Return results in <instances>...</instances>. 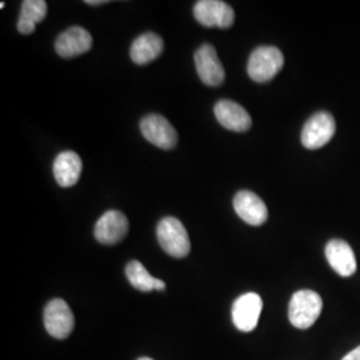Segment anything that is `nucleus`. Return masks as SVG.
<instances>
[{
	"mask_svg": "<svg viewBox=\"0 0 360 360\" xmlns=\"http://www.w3.org/2000/svg\"><path fill=\"white\" fill-rule=\"evenodd\" d=\"M126 276L129 279V284L142 292H150L154 290L156 291L166 290V283L160 279L151 276V274L146 270L142 263L138 260H132L127 264Z\"/></svg>",
	"mask_w": 360,
	"mask_h": 360,
	"instance_id": "obj_18",
	"label": "nucleus"
},
{
	"mask_svg": "<svg viewBox=\"0 0 360 360\" xmlns=\"http://www.w3.org/2000/svg\"><path fill=\"white\" fill-rule=\"evenodd\" d=\"M86 3L90 4V6H98V4H104V3H107V1H105V0H96V1H95V0H87Z\"/></svg>",
	"mask_w": 360,
	"mask_h": 360,
	"instance_id": "obj_20",
	"label": "nucleus"
},
{
	"mask_svg": "<svg viewBox=\"0 0 360 360\" xmlns=\"http://www.w3.org/2000/svg\"><path fill=\"white\" fill-rule=\"evenodd\" d=\"M322 297L311 290L295 292L288 306V319L299 330H307L318 321L322 312Z\"/></svg>",
	"mask_w": 360,
	"mask_h": 360,
	"instance_id": "obj_1",
	"label": "nucleus"
},
{
	"mask_svg": "<svg viewBox=\"0 0 360 360\" xmlns=\"http://www.w3.org/2000/svg\"><path fill=\"white\" fill-rule=\"evenodd\" d=\"M83 163L74 151H65L56 156L53 162V176L60 187H72L82 175Z\"/></svg>",
	"mask_w": 360,
	"mask_h": 360,
	"instance_id": "obj_15",
	"label": "nucleus"
},
{
	"mask_svg": "<svg viewBox=\"0 0 360 360\" xmlns=\"http://www.w3.org/2000/svg\"><path fill=\"white\" fill-rule=\"evenodd\" d=\"M342 360H360V346L348 352L347 355Z\"/></svg>",
	"mask_w": 360,
	"mask_h": 360,
	"instance_id": "obj_19",
	"label": "nucleus"
},
{
	"mask_svg": "<svg viewBox=\"0 0 360 360\" xmlns=\"http://www.w3.org/2000/svg\"><path fill=\"white\" fill-rule=\"evenodd\" d=\"M262 309L263 300L255 292L239 296L232 304V322L239 331H254L257 328Z\"/></svg>",
	"mask_w": 360,
	"mask_h": 360,
	"instance_id": "obj_7",
	"label": "nucleus"
},
{
	"mask_svg": "<svg viewBox=\"0 0 360 360\" xmlns=\"http://www.w3.org/2000/svg\"><path fill=\"white\" fill-rule=\"evenodd\" d=\"M193 16L202 26L230 28L235 22V13L230 4L221 0H200L193 7Z\"/></svg>",
	"mask_w": 360,
	"mask_h": 360,
	"instance_id": "obj_4",
	"label": "nucleus"
},
{
	"mask_svg": "<svg viewBox=\"0 0 360 360\" xmlns=\"http://www.w3.org/2000/svg\"><path fill=\"white\" fill-rule=\"evenodd\" d=\"M143 136L159 148L171 150L178 143V132L165 116L151 114L141 122Z\"/></svg>",
	"mask_w": 360,
	"mask_h": 360,
	"instance_id": "obj_8",
	"label": "nucleus"
},
{
	"mask_svg": "<svg viewBox=\"0 0 360 360\" xmlns=\"http://www.w3.org/2000/svg\"><path fill=\"white\" fill-rule=\"evenodd\" d=\"M283 65L284 56L279 49L263 46L251 53L247 71L254 82L264 83L276 77Z\"/></svg>",
	"mask_w": 360,
	"mask_h": 360,
	"instance_id": "obj_3",
	"label": "nucleus"
},
{
	"mask_svg": "<svg viewBox=\"0 0 360 360\" xmlns=\"http://www.w3.org/2000/svg\"><path fill=\"white\" fill-rule=\"evenodd\" d=\"M195 65L200 80L211 87H218L226 77L218 53L211 44H203L195 52Z\"/></svg>",
	"mask_w": 360,
	"mask_h": 360,
	"instance_id": "obj_9",
	"label": "nucleus"
},
{
	"mask_svg": "<svg viewBox=\"0 0 360 360\" xmlns=\"http://www.w3.org/2000/svg\"><path fill=\"white\" fill-rule=\"evenodd\" d=\"M165 49L163 39L154 32H146L135 39L131 46V59L136 65H147L155 60Z\"/></svg>",
	"mask_w": 360,
	"mask_h": 360,
	"instance_id": "obj_16",
	"label": "nucleus"
},
{
	"mask_svg": "<svg viewBox=\"0 0 360 360\" xmlns=\"http://www.w3.org/2000/svg\"><path fill=\"white\" fill-rule=\"evenodd\" d=\"M326 257L333 270L340 276H351L356 271V257L347 242L334 239L326 245Z\"/></svg>",
	"mask_w": 360,
	"mask_h": 360,
	"instance_id": "obj_14",
	"label": "nucleus"
},
{
	"mask_svg": "<svg viewBox=\"0 0 360 360\" xmlns=\"http://www.w3.org/2000/svg\"><path fill=\"white\" fill-rule=\"evenodd\" d=\"M159 245L174 257H184L190 254L191 243L186 227L179 219L167 217L162 219L156 229Z\"/></svg>",
	"mask_w": 360,
	"mask_h": 360,
	"instance_id": "obj_2",
	"label": "nucleus"
},
{
	"mask_svg": "<svg viewBox=\"0 0 360 360\" xmlns=\"http://www.w3.org/2000/svg\"><path fill=\"white\" fill-rule=\"evenodd\" d=\"M138 360H154V359H151V358H141V359H138Z\"/></svg>",
	"mask_w": 360,
	"mask_h": 360,
	"instance_id": "obj_21",
	"label": "nucleus"
},
{
	"mask_svg": "<svg viewBox=\"0 0 360 360\" xmlns=\"http://www.w3.org/2000/svg\"><path fill=\"white\" fill-rule=\"evenodd\" d=\"M215 116L224 129L233 132H245L251 129L252 119L245 107L229 99L219 101L215 104Z\"/></svg>",
	"mask_w": 360,
	"mask_h": 360,
	"instance_id": "obj_13",
	"label": "nucleus"
},
{
	"mask_svg": "<svg viewBox=\"0 0 360 360\" xmlns=\"http://www.w3.org/2000/svg\"><path fill=\"white\" fill-rule=\"evenodd\" d=\"M47 3L44 0H25L22 3L18 30L23 35H30L35 31L37 25L47 15Z\"/></svg>",
	"mask_w": 360,
	"mask_h": 360,
	"instance_id": "obj_17",
	"label": "nucleus"
},
{
	"mask_svg": "<svg viewBox=\"0 0 360 360\" xmlns=\"http://www.w3.org/2000/svg\"><path fill=\"white\" fill-rule=\"evenodd\" d=\"M129 220L120 211L111 210L103 214L95 224V239L102 245H116L126 238Z\"/></svg>",
	"mask_w": 360,
	"mask_h": 360,
	"instance_id": "obj_10",
	"label": "nucleus"
},
{
	"mask_svg": "<svg viewBox=\"0 0 360 360\" xmlns=\"http://www.w3.org/2000/svg\"><path fill=\"white\" fill-rule=\"evenodd\" d=\"M44 326L52 338L65 339L74 330L75 319L63 299H52L44 309Z\"/></svg>",
	"mask_w": 360,
	"mask_h": 360,
	"instance_id": "obj_6",
	"label": "nucleus"
},
{
	"mask_svg": "<svg viewBox=\"0 0 360 360\" xmlns=\"http://www.w3.org/2000/svg\"><path fill=\"white\" fill-rule=\"evenodd\" d=\"M233 208L238 217L251 226H262L269 218L266 203L252 191H239L233 198Z\"/></svg>",
	"mask_w": 360,
	"mask_h": 360,
	"instance_id": "obj_12",
	"label": "nucleus"
},
{
	"mask_svg": "<svg viewBox=\"0 0 360 360\" xmlns=\"http://www.w3.org/2000/svg\"><path fill=\"white\" fill-rule=\"evenodd\" d=\"M92 47V37L90 32L83 27H70L62 32L56 41L55 50L59 56L65 59H72L82 53L89 52Z\"/></svg>",
	"mask_w": 360,
	"mask_h": 360,
	"instance_id": "obj_11",
	"label": "nucleus"
},
{
	"mask_svg": "<svg viewBox=\"0 0 360 360\" xmlns=\"http://www.w3.org/2000/svg\"><path fill=\"white\" fill-rule=\"evenodd\" d=\"M335 129L334 116L328 112H318L306 122L302 131V143L309 150H318L333 139Z\"/></svg>",
	"mask_w": 360,
	"mask_h": 360,
	"instance_id": "obj_5",
	"label": "nucleus"
}]
</instances>
